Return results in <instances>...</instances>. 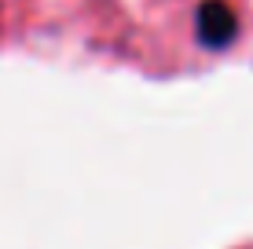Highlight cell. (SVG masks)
<instances>
[{
  "instance_id": "6da1fadb",
  "label": "cell",
  "mask_w": 253,
  "mask_h": 249,
  "mask_svg": "<svg viewBox=\"0 0 253 249\" xmlns=\"http://www.w3.org/2000/svg\"><path fill=\"white\" fill-rule=\"evenodd\" d=\"M195 37L202 48H228L235 37H239V19L228 4L220 0H202L195 11Z\"/></svg>"
}]
</instances>
